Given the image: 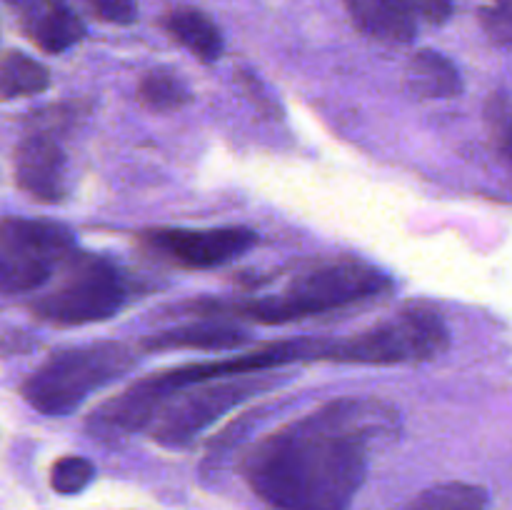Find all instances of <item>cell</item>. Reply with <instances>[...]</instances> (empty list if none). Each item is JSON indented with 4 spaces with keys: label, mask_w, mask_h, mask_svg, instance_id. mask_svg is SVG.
Wrapping results in <instances>:
<instances>
[{
    "label": "cell",
    "mask_w": 512,
    "mask_h": 510,
    "mask_svg": "<svg viewBox=\"0 0 512 510\" xmlns=\"http://www.w3.org/2000/svg\"><path fill=\"white\" fill-rule=\"evenodd\" d=\"M488 493L480 485L443 483L423 490L403 510H485Z\"/></svg>",
    "instance_id": "e0dca14e"
},
{
    "label": "cell",
    "mask_w": 512,
    "mask_h": 510,
    "mask_svg": "<svg viewBox=\"0 0 512 510\" xmlns=\"http://www.w3.org/2000/svg\"><path fill=\"white\" fill-rule=\"evenodd\" d=\"M488 3H512V0H488Z\"/></svg>",
    "instance_id": "603a6c76"
},
{
    "label": "cell",
    "mask_w": 512,
    "mask_h": 510,
    "mask_svg": "<svg viewBox=\"0 0 512 510\" xmlns=\"http://www.w3.org/2000/svg\"><path fill=\"white\" fill-rule=\"evenodd\" d=\"M403 3L430 25H443L453 15V0H403Z\"/></svg>",
    "instance_id": "44dd1931"
},
{
    "label": "cell",
    "mask_w": 512,
    "mask_h": 510,
    "mask_svg": "<svg viewBox=\"0 0 512 510\" xmlns=\"http://www.w3.org/2000/svg\"><path fill=\"white\" fill-rule=\"evenodd\" d=\"M163 30L203 63H215L223 55V33L215 20L200 8L178 5L163 15Z\"/></svg>",
    "instance_id": "7c38bea8"
},
{
    "label": "cell",
    "mask_w": 512,
    "mask_h": 510,
    "mask_svg": "<svg viewBox=\"0 0 512 510\" xmlns=\"http://www.w3.org/2000/svg\"><path fill=\"white\" fill-rule=\"evenodd\" d=\"M398 430V413L373 398H343L283 425L248 450L243 475L273 510H350L370 440Z\"/></svg>",
    "instance_id": "6da1fadb"
},
{
    "label": "cell",
    "mask_w": 512,
    "mask_h": 510,
    "mask_svg": "<svg viewBox=\"0 0 512 510\" xmlns=\"http://www.w3.org/2000/svg\"><path fill=\"white\" fill-rule=\"evenodd\" d=\"M248 343V333L228 323H193L160 330L145 338L143 348L160 350H235Z\"/></svg>",
    "instance_id": "4fadbf2b"
},
{
    "label": "cell",
    "mask_w": 512,
    "mask_h": 510,
    "mask_svg": "<svg viewBox=\"0 0 512 510\" xmlns=\"http://www.w3.org/2000/svg\"><path fill=\"white\" fill-rule=\"evenodd\" d=\"M75 240L65 225L48 220L5 218L0 230V290L5 295L33 293L55 270L75 258Z\"/></svg>",
    "instance_id": "8992f818"
},
{
    "label": "cell",
    "mask_w": 512,
    "mask_h": 510,
    "mask_svg": "<svg viewBox=\"0 0 512 510\" xmlns=\"http://www.w3.org/2000/svg\"><path fill=\"white\" fill-rule=\"evenodd\" d=\"M405 80L418 98H455L463 90V78L453 60L435 50H418L410 58Z\"/></svg>",
    "instance_id": "5bb4252c"
},
{
    "label": "cell",
    "mask_w": 512,
    "mask_h": 510,
    "mask_svg": "<svg viewBox=\"0 0 512 510\" xmlns=\"http://www.w3.org/2000/svg\"><path fill=\"white\" fill-rule=\"evenodd\" d=\"M50 73L43 63L20 50H5L3 65H0V93L5 100L20 98V95H38L48 90Z\"/></svg>",
    "instance_id": "9a60e30c"
},
{
    "label": "cell",
    "mask_w": 512,
    "mask_h": 510,
    "mask_svg": "<svg viewBox=\"0 0 512 510\" xmlns=\"http://www.w3.org/2000/svg\"><path fill=\"white\" fill-rule=\"evenodd\" d=\"M383 270L358 258H330L313 263L295 275L288 288L273 298L240 300V303H198L195 310L208 315H235L263 325H280L310 315L348 308L360 300L378 298L390 290Z\"/></svg>",
    "instance_id": "7a4b0ae2"
},
{
    "label": "cell",
    "mask_w": 512,
    "mask_h": 510,
    "mask_svg": "<svg viewBox=\"0 0 512 510\" xmlns=\"http://www.w3.org/2000/svg\"><path fill=\"white\" fill-rule=\"evenodd\" d=\"M348 18L368 38L405 45L418 33V15L403 0H343Z\"/></svg>",
    "instance_id": "8fae6325"
},
{
    "label": "cell",
    "mask_w": 512,
    "mask_h": 510,
    "mask_svg": "<svg viewBox=\"0 0 512 510\" xmlns=\"http://www.w3.org/2000/svg\"><path fill=\"white\" fill-rule=\"evenodd\" d=\"M25 38L43 53L58 55L85 38V25L68 0H5Z\"/></svg>",
    "instance_id": "30bf717a"
},
{
    "label": "cell",
    "mask_w": 512,
    "mask_h": 510,
    "mask_svg": "<svg viewBox=\"0 0 512 510\" xmlns=\"http://www.w3.org/2000/svg\"><path fill=\"white\" fill-rule=\"evenodd\" d=\"M128 298L130 285L113 260L75 253L63 268L60 283L30 303V313L43 323L75 328L113 318Z\"/></svg>",
    "instance_id": "5b68a950"
},
{
    "label": "cell",
    "mask_w": 512,
    "mask_h": 510,
    "mask_svg": "<svg viewBox=\"0 0 512 510\" xmlns=\"http://www.w3.org/2000/svg\"><path fill=\"white\" fill-rule=\"evenodd\" d=\"M135 355L123 343H90L55 353L23 383L30 408L50 418H65L88 395L133 370Z\"/></svg>",
    "instance_id": "3957f363"
},
{
    "label": "cell",
    "mask_w": 512,
    "mask_h": 510,
    "mask_svg": "<svg viewBox=\"0 0 512 510\" xmlns=\"http://www.w3.org/2000/svg\"><path fill=\"white\" fill-rule=\"evenodd\" d=\"M478 18L493 43L512 45V3H485Z\"/></svg>",
    "instance_id": "d6986e66"
},
{
    "label": "cell",
    "mask_w": 512,
    "mask_h": 510,
    "mask_svg": "<svg viewBox=\"0 0 512 510\" xmlns=\"http://www.w3.org/2000/svg\"><path fill=\"white\" fill-rule=\"evenodd\" d=\"M450 333L443 315L428 305H408L343 340H320L318 360L353 365H398L438 358L448 350Z\"/></svg>",
    "instance_id": "277c9868"
},
{
    "label": "cell",
    "mask_w": 512,
    "mask_h": 510,
    "mask_svg": "<svg viewBox=\"0 0 512 510\" xmlns=\"http://www.w3.org/2000/svg\"><path fill=\"white\" fill-rule=\"evenodd\" d=\"M63 120H68V115H40L30 120L33 128L18 140L13 155L18 188L45 205L60 203L70 190L68 155L60 145Z\"/></svg>",
    "instance_id": "ba28073f"
},
{
    "label": "cell",
    "mask_w": 512,
    "mask_h": 510,
    "mask_svg": "<svg viewBox=\"0 0 512 510\" xmlns=\"http://www.w3.org/2000/svg\"><path fill=\"white\" fill-rule=\"evenodd\" d=\"M143 245L165 263L183 270H213L248 253L258 235L248 228H155Z\"/></svg>",
    "instance_id": "9c48e42d"
},
{
    "label": "cell",
    "mask_w": 512,
    "mask_h": 510,
    "mask_svg": "<svg viewBox=\"0 0 512 510\" xmlns=\"http://www.w3.org/2000/svg\"><path fill=\"white\" fill-rule=\"evenodd\" d=\"M95 478V468L88 458L80 455H65L50 470V485L60 495H75L90 485Z\"/></svg>",
    "instance_id": "ac0fdd59"
},
{
    "label": "cell",
    "mask_w": 512,
    "mask_h": 510,
    "mask_svg": "<svg viewBox=\"0 0 512 510\" xmlns=\"http://www.w3.org/2000/svg\"><path fill=\"white\" fill-rule=\"evenodd\" d=\"M90 15L110 25H133L138 20L135 0H80Z\"/></svg>",
    "instance_id": "ffe728a7"
},
{
    "label": "cell",
    "mask_w": 512,
    "mask_h": 510,
    "mask_svg": "<svg viewBox=\"0 0 512 510\" xmlns=\"http://www.w3.org/2000/svg\"><path fill=\"white\" fill-rule=\"evenodd\" d=\"M505 150H508V158L512 163V123L508 125V130H505Z\"/></svg>",
    "instance_id": "7402d4cb"
},
{
    "label": "cell",
    "mask_w": 512,
    "mask_h": 510,
    "mask_svg": "<svg viewBox=\"0 0 512 510\" xmlns=\"http://www.w3.org/2000/svg\"><path fill=\"white\" fill-rule=\"evenodd\" d=\"M138 95L155 113H175L193 100L188 83L168 68H155L140 78Z\"/></svg>",
    "instance_id": "2e32d148"
},
{
    "label": "cell",
    "mask_w": 512,
    "mask_h": 510,
    "mask_svg": "<svg viewBox=\"0 0 512 510\" xmlns=\"http://www.w3.org/2000/svg\"><path fill=\"white\" fill-rule=\"evenodd\" d=\"M270 385H273V380L255 378L253 373L238 375V378H230L225 383H220V380L200 383L193 393L183 390V398L170 400L163 408V415L155 418V440L168 445V448H183L200 430H205L213 420L228 413L233 405L250 398L258 390L270 388Z\"/></svg>",
    "instance_id": "52a82bcc"
}]
</instances>
